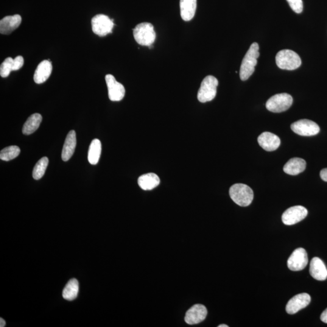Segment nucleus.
<instances>
[{
    "mask_svg": "<svg viewBox=\"0 0 327 327\" xmlns=\"http://www.w3.org/2000/svg\"><path fill=\"white\" fill-rule=\"evenodd\" d=\"M259 49L258 44L253 43L243 58L239 72L240 78L242 81L247 80L253 74L258 63L257 60L259 57Z\"/></svg>",
    "mask_w": 327,
    "mask_h": 327,
    "instance_id": "nucleus-1",
    "label": "nucleus"
},
{
    "mask_svg": "<svg viewBox=\"0 0 327 327\" xmlns=\"http://www.w3.org/2000/svg\"><path fill=\"white\" fill-rule=\"evenodd\" d=\"M229 194L236 205L247 207L252 202L254 197L252 189L244 184H235L230 187Z\"/></svg>",
    "mask_w": 327,
    "mask_h": 327,
    "instance_id": "nucleus-2",
    "label": "nucleus"
},
{
    "mask_svg": "<svg viewBox=\"0 0 327 327\" xmlns=\"http://www.w3.org/2000/svg\"><path fill=\"white\" fill-rule=\"evenodd\" d=\"M133 36L139 45L152 46L156 39L154 27L149 23L139 24L133 29Z\"/></svg>",
    "mask_w": 327,
    "mask_h": 327,
    "instance_id": "nucleus-3",
    "label": "nucleus"
},
{
    "mask_svg": "<svg viewBox=\"0 0 327 327\" xmlns=\"http://www.w3.org/2000/svg\"><path fill=\"white\" fill-rule=\"evenodd\" d=\"M276 63L278 68L293 71L297 69L301 65L302 61L300 56L293 50H282L276 56Z\"/></svg>",
    "mask_w": 327,
    "mask_h": 327,
    "instance_id": "nucleus-4",
    "label": "nucleus"
},
{
    "mask_svg": "<svg viewBox=\"0 0 327 327\" xmlns=\"http://www.w3.org/2000/svg\"><path fill=\"white\" fill-rule=\"evenodd\" d=\"M218 80L214 76L209 75L203 80L198 93V99L205 103L213 100L217 94Z\"/></svg>",
    "mask_w": 327,
    "mask_h": 327,
    "instance_id": "nucleus-5",
    "label": "nucleus"
},
{
    "mask_svg": "<svg viewBox=\"0 0 327 327\" xmlns=\"http://www.w3.org/2000/svg\"><path fill=\"white\" fill-rule=\"evenodd\" d=\"M293 104V98L290 95L283 93L275 95L266 103L268 110L274 113H281L286 111Z\"/></svg>",
    "mask_w": 327,
    "mask_h": 327,
    "instance_id": "nucleus-6",
    "label": "nucleus"
},
{
    "mask_svg": "<svg viewBox=\"0 0 327 327\" xmlns=\"http://www.w3.org/2000/svg\"><path fill=\"white\" fill-rule=\"evenodd\" d=\"M91 23L95 34L105 36L112 32L113 19H111L107 15L99 14L92 18Z\"/></svg>",
    "mask_w": 327,
    "mask_h": 327,
    "instance_id": "nucleus-7",
    "label": "nucleus"
},
{
    "mask_svg": "<svg viewBox=\"0 0 327 327\" xmlns=\"http://www.w3.org/2000/svg\"><path fill=\"white\" fill-rule=\"evenodd\" d=\"M292 130L301 136L317 135L320 132V127L314 121L309 119H301L291 125Z\"/></svg>",
    "mask_w": 327,
    "mask_h": 327,
    "instance_id": "nucleus-8",
    "label": "nucleus"
},
{
    "mask_svg": "<svg viewBox=\"0 0 327 327\" xmlns=\"http://www.w3.org/2000/svg\"><path fill=\"white\" fill-rule=\"evenodd\" d=\"M308 211L303 206H296L288 209L282 216V220L284 224L294 225L306 218Z\"/></svg>",
    "mask_w": 327,
    "mask_h": 327,
    "instance_id": "nucleus-9",
    "label": "nucleus"
},
{
    "mask_svg": "<svg viewBox=\"0 0 327 327\" xmlns=\"http://www.w3.org/2000/svg\"><path fill=\"white\" fill-rule=\"evenodd\" d=\"M308 255L306 250L298 248L291 254L287 261L288 267L294 272L304 269L308 264Z\"/></svg>",
    "mask_w": 327,
    "mask_h": 327,
    "instance_id": "nucleus-10",
    "label": "nucleus"
},
{
    "mask_svg": "<svg viewBox=\"0 0 327 327\" xmlns=\"http://www.w3.org/2000/svg\"><path fill=\"white\" fill-rule=\"evenodd\" d=\"M105 79L108 88L109 99L111 102H119L124 99L125 93L124 86L117 82L112 75H106Z\"/></svg>",
    "mask_w": 327,
    "mask_h": 327,
    "instance_id": "nucleus-11",
    "label": "nucleus"
},
{
    "mask_svg": "<svg viewBox=\"0 0 327 327\" xmlns=\"http://www.w3.org/2000/svg\"><path fill=\"white\" fill-rule=\"evenodd\" d=\"M208 315V310L202 304H196L187 310L185 318L186 323L189 325H195L203 322Z\"/></svg>",
    "mask_w": 327,
    "mask_h": 327,
    "instance_id": "nucleus-12",
    "label": "nucleus"
},
{
    "mask_svg": "<svg viewBox=\"0 0 327 327\" xmlns=\"http://www.w3.org/2000/svg\"><path fill=\"white\" fill-rule=\"evenodd\" d=\"M310 302L311 297L307 293H301L296 295L288 302L286 312L290 315H294L308 306Z\"/></svg>",
    "mask_w": 327,
    "mask_h": 327,
    "instance_id": "nucleus-13",
    "label": "nucleus"
},
{
    "mask_svg": "<svg viewBox=\"0 0 327 327\" xmlns=\"http://www.w3.org/2000/svg\"><path fill=\"white\" fill-rule=\"evenodd\" d=\"M258 141L260 146L268 152L276 150L281 144L279 136L267 132L261 133L258 137Z\"/></svg>",
    "mask_w": 327,
    "mask_h": 327,
    "instance_id": "nucleus-14",
    "label": "nucleus"
},
{
    "mask_svg": "<svg viewBox=\"0 0 327 327\" xmlns=\"http://www.w3.org/2000/svg\"><path fill=\"white\" fill-rule=\"evenodd\" d=\"M21 16L18 14L12 16H6L0 21V33L9 35L17 29L21 24Z\"/></svg>",
    "mask_w": 327,
    "mask_h": 327,
    "instance_id": "nucleus-15",
    "label": "nucleus"
},
{
    "mask_svg": "<svg viewBox=\"0 0 327 327\" xmlns=\"http://www.w3.org/2000/svg\"><path fill=\"white\" fill-rule=\"evenodd\" d=\"M310 275L318 281H325L327 278V268L324 262L318 257L312 259L310 265Z\"/></svg>",
    "mask_w": 327,
    "mask_h": 327,
    "instance_id": "nucleus-16",
    "label": "nucleus"
},
{
    "mask_svg": "<svg viewBox=\"0 0 327 327\" xmlns=\"http://www.w3.org/2000/svg\"><path fill=\"white\" fill-rule=\"evenodd\" d=\"M52 71V63L49 60H44L38 64L36 68L33 80L36 84L43 83L46 82L51 75Z\"/></svg>",
    "mask_w": 327,
    "mask_h": 327,
    "instance_id": "nucleus-17",
    "label": "nucleus"
},
{
    "mask_svg": "<svg viewBox=\"0 0 327 327\" xmlns=\"http://www.w3.org/2000/svg\"><path fill=\"white\" fill-rule=\"evenodd\" d=\"M77 145L76 133L74 130L70 131L67 136L62 150L61 158L64 161H68L75 152Z\"/></svg>",
    "mask_w": 327,
    "mask_h": 327,
    "instance_id": "nucleus-18",
    "label": "nucleus"
},
{
    "mask_svg": "<svg viewBox=\"0 0 327 327\" xmlns=\"http://www.w3.org/2000/svg\"><path fill=\"white\" fill-rule=\"evenodd\" d=\"M306 168V162L300 158L290 159L285 164L284 171L288 175H297L303 172Z\"/></svg>",
    "mask_w": 327,
    "mask_h": 327,
    "instance_id": "nucleus-19",
    "label": "nucleus"
},
{
    "mask_svg": "<svg viewBox=\"0 0 327 327\" xmlns=\"http://www.w3.org/2000/svg\"><path fill=\"white\" fill-rule=\"evenodd\" d=\"M197 0H180V10L182 19L189 21L194 18L197 10Z\"/></svg>",
    "mask_w": 327,
    "mask_h": 327,
    "instance_id": "nucleus-20",
    "label": "nucleus"
},
{
    "mask_svg": "<svg viewBox=\"0 0 327 327\" xmlns=\"http://www.w3.org/2000/svg\"><path fill=\"white\" fill-rule=\"evenodd\" d=\"M138 183L139 186L144 191H151L159 186L160 180L155 173H149L139 177Z\"/></svg>",
    "mask_w": 327,
    "mask_h": 327,
    "instance_id": "nucleus-21",
    "label": "nucleus"
},
{
    "mask_svg": "<svg viewBox=\"0 0 327 327\" xmlns=\"http://www.w3.org/2000/svg\"><path fill=\"white\" fill-rule=\"evenodd\" d=\"M42 122V116L40 113H34L30 115L24 123L23 127V133L24 135H29L34 133L40 127Z\"/></svg>",
    "mask_w": 327,
    "mask_h": 327,
    "instance_id": "nucleus-22",
    "label": "nucleus"
},
{
    "mask_svg": "<svg viewBox=\"0 0 327 327\" xmlns=\"http://www.w3.org/2000/svg\"><path fill=\"white\" fill-rule=\"evenodd\" d=\"M79 293V283L76 279L70 280L63 291V297L64 300L73 301L77 298Z\"/></svg>",
    "mask_w": 327,
    "mask_h": 327,
    "instance_id": "nucleus-23",
    "label": "nucleus"
},
{
    "mask_svg": "<svg viewBox=\"0 0 327 327\" xmlns=\"http://www.w3.org/2000/svg\"><path fill=\"white\" fill-rule=\"evenodd\" d=\"M102 142L98 139L92 141L88 152V161L92 165H96L100 160L102 153Z\"/></svg>",
    "mask_w": 327,
    "mask_h": 327,
    "instance_id": "nucleus-24",
    "label": "nucleus"
},
{
    "mask_svg": "<svg viewBox=\"0 0 327 327\" xmlns=\"http://www.w3.org/2000/svg\"><path fill=\"white\" fill-rule=\"evenodd\" d=\"M49 164V159L47 157H43L40 159L36 164L33 168L32 176L36 180H40L45 173L47 166Z\"/></svg>",
    "mask_w": 327,
    "mask_h": 327,
    "instance_id": "nucleus-25",
    "label": "nucleus"
},
{
    "mask_svg": "<svg viewBox=\"0 0 327 327\" xmlns=\"http://www.w3.org/2000/svg\"><path fill=\"white\" fill-rule=\"evenodd\" d=\"M20 153V149L16 145L4 148L0 153V159L2 161H9L17 157Z\"/></svg>",
    "mask_w": 327,
    "mask_h": 327,
    "instance_id": "nucleus-26",
    "label": "nucleus"
},
{
    "mask_svg": "<svg viewBox=\"0 0 327 327\" xmlns=\"http://www.w3.org/2000/svg\"><path fill=\"white\" fill-rule=\"evenodd\" d=\"M13 59L8 57L5 59L0 66V75L2 78L9 77L11 71H13Z\"/></svg>",
    "mask_w": 327,
    "mask_h": 327,
    "instance_id": "nucleus-27",
    "label": "nucleus"
},
{
    "mask_svg": "<svg viewBox=\"0 0 327 327\" xmlns=\"http://www.w3.org/2000/svg\"><path fill=\"white\" fill-rule=\"evenodd\" d=\"M292 9L295 12L301 13L303 10V0H287Z\"/></svg>",
    "mask_w": 327,
    "mask_h": 327,
    "instance_id": "nucleus-28",
    "label": "nucleus"
},
{
    "mask_svg": "<svg viewBox=\"0 0 327 327\" xmlns=\"http://www.w3.org/2000/svg\"><path fill=\"white\" fill-rule=\"evenodd\" d=\"M24 64V58L22 56H17L13 59V71H18L20 69Z\"/></svg>",
    "mask_w": 327,
    "mask_h": 327,
    "instance_id": "nucleus-29",
    "label": "nucleus"
},
{
    "mask_svg": "<svg viewBox=\"0 0 327 327\" xmlns=\"http://www.w3.org/2000/svg\"><path fill=\"white\" fill-rule=\"evenodd\" d=\"M320 177L324 181L327 182V168L321 170Z\"/></svg>",
    "mask_w": 327,
    "mask_h": 327,
    "instance_id": "nucleus-30",
    "label": "nucleus"
},
{
    "mask_svg": "<svg viewBox=\"0 0 327 327\" xmlns=\"http://www.w3.org/2000/svg\"><path fill=\"white\" fill-rule=\"evenodd\" d=\"M321 320L322 321L323 323L327 324V309L324 310L323 314H321Z\"/></svg>",
    "mask_w": 327,
    "mask_h": 327,
    "instance_id": "nucleus-31",
    "label": "nucleus"
},
{
    "mask_svg": "<svg viewBox=\"0 0 327 327\" xmlns=\"http://www.w3.org/2000/svg\"><path fill=\"white\" fill-rule=\"evenodd\" d=\"M5 326V322L3 319H0V327H4Z\"/></svg>",
    "mask_w": 327,
    "mask_h": 327,
    "instance_id": "nucleus-32",
    "label": "nucleus"
},
{
    "mask_svg": "<svg viewBox=\"0 0 327 327\" xmlns=\"http://www.w3.org/2000/svg\"><path fill=\"white\" fill-rule=\"evenodd\" d=\"M218 327H228L227 325H225V324H222V325H220L218 326Z\"/></svg>",
    "mask_w": 327,
    "mask_h": 327,
    "instance_id": "nucleus-33",
    "label": "nucleus"
}]
</instances>
